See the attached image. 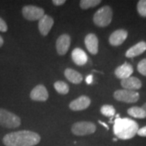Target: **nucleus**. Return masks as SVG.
<instances>
[{
	"label": "nucleus",
	"mask_w": 146,
	"mask_h": 146,
	"mask_svg": "<svg viewBox=\"0 0 146 146\" xmlns=\"http://www.w3.org/2000/svg\"><path fill=\"white\" fill-rule=\"evenodd\" d=\"M41 141V136L32 131H18L7 134L3 142L6 146H34Z\"/></svg>",
	"instance_id": "nucleus-1"
},
{
	"label": "nucleus",
	"mask_w": 146,
	"mask_h": 146,
	"mask_svg": "<svg viewBox=\"0 0 146 146\" xmlns=\"http://www.w3.org/2000/svg\"><path fill=\"white\" fill-rule=\"evenodd\" d=\"M114 133L121 140H129L137 134L139 125L136 121L128 118H117L114 123Z\"/></svg>",
	"instance_id": "nucleus-2"
},
{
	"label": "nucleus",
	"mask_w": 146,
	"mask_h": 146,
	"mask_svg": "<svg viewBox=\"0 0 146 146\" xmlns=\"http://www.w3.org/2000/svg\"><path fill=\"white\" fill-rule=\"evenodd\" d=\"M113 11L109 6H104L96 11L94 16V24L98 27H106L112 21Z\"/></svg>",
	"instance_id": "nucleus-3"
},
{
	"label": "nucleus",
	"mask_w": 146,
	"mask_h": 146,
	"mask_svg": "<svg viewBox=\"0 0 146 146\" xmlns=\"http://www.w3.org/2000/svg\"><path fill=\"white\" fill-rule=\"evenodd\" d=\"M20 117L5 109H0V126L7 128H16L21 125Z\"/></svg>",
	"instance_id": "nucleus-4"
},
{
	"label": "nucleus",
	"mask_w": 146,
	"mask_h": 146,
	"mask_svg": "<svg viewBox=\"0 0 146 146\" xmlns=\"http://www.w3.org/2000/svg\"><path fill=\"white\" fill-rule=\"evenodd\" d=\"M96 126L94 123L87 121L75 123L72 127V131L74 135L78 136L90 135L95 132Z\"/></svg>",
	"instance_id": "nucleus-5"
},
{
	"label": "nucleus",
	"mask_w": 146,
	"mask_h": 146,
	"mask_svg": "<svg viewBox=\"0 0 146 146\" xmlns=\"http://www.w3.org/2000/svg\"><path fill=\"white\" fill-rule=\"evenodd\" d=\"M114 98L119 102H127V103H134L139 100L140 95L136 91H131L127 89H119L114 93Z\"/></svg>",
	"instance_id": "nucleus-6"
},
{
	"label": "nucleus",
	"mask_w": 146,
	"mask_h": 146,
	"mask_svg": "<svg viewBox=\"0 0 146 146\" xmlns=\"http://www.w3.org/2000/svg\"><path fill=\"white\" fill-rule=\"evenodd\" d=\"M22 14L24 17L28 21H38L45 16L44 10L33 5H28L23 7Z\"/></svg>",
	"instance_id": "nucleus-7"
},
{
	"label": "nucleus",
	"mask_w": 146,
	"mask_h": 146,
	"mask_svg": "<svg viewBox=\"0 0 146 146\" xmlns=\"http://www.w3.org/2000/svg\"><path fill=\"white\" fill-rule=\"evenodd\" d=\"M90 103H91V100L89 97L83 95L71 102V103L69 104V107L72 110L79 111V110L87 109L90 106Z\"/></svg>",
	"instance_id": "nucleus-8"
},
{
	"label": "nucleus",
	"mask_w": 146,
	"mask_h": 146,
	"mask_svg": "<svg viewBox=\"0 0 146 146\" xmlns=\"http://www.w3.org/2000/svg\"><path fill=\"white\" fill-rule=\"evenodd\" d=\"M30 98L33 101L46 102L49 98V94L47 92L46 88L44 85L39 84L33 89L30 93Z\"/></svg>",
	"instance_id": "nucleus-9"
},
{
	"label": "nucleus",
	"mask_w": 146,
	"mask_h": 146,
	"mask_svg": "<svg viewBox=\"0 0 146 146\" xmlns=\"http://www.w3.org/2000/svg\"><path fill=\"white\" fill-rule=\"evenodd\" d=\"M71 45V37L68 34H63L58 36L56 42V50L59 55H64L68 52Z\"/></svg>",
	"instance_id": "nucleus-10"
},
{
	"label": "nucleus",
	"mask_w": 146,
	"mask_h": 146,
	"mask_svg": "<svg viewBox=\"0 0 146 146\" xmlns=\"http://www.w3.org/2000/svg\"><path fill=\"white\" fill-rule=\"evenodd\" d=\"M127 32L124 29H118L113 32L109 37V42L111 46H119L122 45L127 37Z\"/></svg>",
	"instance_id": "nucleus-11"
},
{
	"label": "nucleus",
	"mask_w": 146,
	"mask_h": 146,
	"mask_svg": "<svg viewBox=\"0 0 146 146\" xmlns=\"http://www.w3.org/2000/svg\"><path fill=\"white\" fill-rule=\"evenodd\" d=\"M85 46L92 54H97L98 52V39L94 33H89L84 38Z\"/></svg>",
	"instance_id": "nucleus-12"
},
{
	"label": "nucleus",
	"mask_w": 146,
	"mask_h": 146,
	"mask_svg": "<svg viewBox=\"0 0 146 146\" xmlns=\"http://www.w3.org/2000/svg\"><path fill=\"white\" fill-rule=\"evenodd\" d=\"M53 25H54L53 18L50 16H46V15H45L42 19L39 20L38 29H39V31L42 36H46L49 33V32L50 31Z\"/></svg>",
	"instance_id": "nucleus-13"
},
{
	"label": "nucleus",
	"mask_w": 146,
	"mask_h": 146,
	"mask_svg": "<svg viewBox=\"0 0 146 146\" xmlns=\"http://www.w3.org/2000/svg\"><path fill=\"white\" fill-rule=\"evenodd\" d=\"M132 73H133V68L130 63H124L123 64L120 65L115 71L116 77L120 79L121 80L130 77Z\"/></svg>",
	"instance_id": "nucleus-14"
},
{
	"label": "nucleus",
	"mask_w": 146,
	"mask_h": 146,
	"mask_svg": "<svg viewBox=\"0 0 146 146\" xmlns=\"http://www.w3.org/2000/svg\"><path fill=\"white\" fill-rule=\"evenodd\" d=\"M121 85L124 88V89L135 91L136 89H141L142 83L138 78H136L135 76H130L128 78L122 80Z\"/></svg>",
	"instance_id": "nucleus-15"
},
{
	"label": "nucleus",
	"mask_w": 146,
	"mask_h": 146,
	"mask_svg": "<svg viewBox=\"0 0 146 146\" xmlns=\"http://www.w3.org/2000/svg\"><path fill=\"white\" fill-rule=\"evenodd\" d=\"M72 58L73 62L78 66H83L88 62V56L86 53L80 48H76L72 52Z\"/></svg>",
	"instance_id": "nucleus-16"
},
{
	"label": "nucleus",
	"mask_w": 146,
	"mask_h": 146,
	"mask_svg": "<svg viewBox=\"0 0 146 146\" xmlns=\"http://www.w3.org/2000/svg\"><path fill=\"white\" fill-rule=\"evenodd\" d=\"M146 50V42H140L135 46H131L126 52V57L134 58L140 55Z\"/></svg>",
	"instance_id": "nucleus-17"
},
{
	"label": "nucleus",
	"mask_w": 146,
	"mask_h": 146,
	"mask_svg": "<svg viewBox=\"0 0 146 146\" xmlns=\"http://www.w3.org/2000/svg\"><path fill=\"white\" fill-rule=\"evenodd\" d=\"M64 75L65 77L72 84H78L82 82V76L80 75V73L72 68H67L64 72Z\"/></svg>",
	"instance_id": "nucleus-18"
},
{
	"label": "nucleus",
	"mask_w": 146,
	"mask_h": 146,
	"mask_svg": "<svg viewBox=\"0 0 146 146\" xmlns=\"http://www.w3.org/2000/svg\"><path fill=\"white\" fill-rule=\"evenodd\" d=\"M127 113L128 115L136 118V119H145L146 118V112L145 110L142 107H139V106H133L131 107L127 110Z\"/></svg>",
	"instance_id": "nucleus-19"
},
{
	"label": "nucleus",
	"mask_w": 146,
	"mask_h": 146,
	"mask_svg": "<svg viewBox=\"0 0 146 146\" xmlns=\"http://www.w3.org/2000/svg\"><path fill=\"white\" fill-rule=\"evenodd\" d=\"M54 87L58 94H67L69 92V86L63 81H56L54 84Z\"/></svg>",
	"instance_id": "nucleus-20"
},
{
	"label": "nucleus",
	"mask_w": 146,
	"mask_h": 146,
	"mask_svg": "<svg viewBox=\"0 0 146 146\" xmlns=\"http://www.w3.org/2000/svg\"><path fill=\"white\" fill-rule=\"evenodd\" d=\"M101 3L100 0H82L80 3V7L83 9L86 10L91 7H94Z\"/></svg>",
	"instance_id": "nucleus-21"
},
{
	"label": "nucleus",
	"mask_w": 146,
	"mask_h": 146,
	"mask_svg": "<svg viewBox=\"0 0 146 146\" xmlns=\"http://www.w3.org/2000/svg\"><path fill=\"white\" fill-rule=\"evenodd\" d=\"M101 112L106 117H112L115 115V109L111 105H104L101 108Z\"/></svg>",
	"instance_id": "nucleus-22"
},
{
	"label": "nucleus",
	"mask_w": 146,
	"mask_h": 146,
	"mask_svg": "<svg viewBox=\"0 0 146 146\" xmlns=\"http://www.w3.org/2000/svg\"><path fill=\"white\" fill-rule=\"evenodd\" d=\"M137 11L143 17H146V0H140L137 3Z\"/></svg>",
	"instance_id": "nucleus-23"
},
{
	"label": "nucleus",
	"mask_w": 146,
	"mask_h": 146,
	"mask_svg": "<svg viewBox=\"0 0 146 146\" xmlns=\"http://www.w3.org/2000/svg\"><path fill=\"white\" fill-rule=\"evenodd\" d=\"M137 70L141 75L146 76V58L142 59L137 65Z\"/></svg>",
	"instance_id": "nucleus-24"
},
{
	"label": "nucleus",
	"mask_w": 146,
	"mask_h": 146,
	"mask_svg": "<svg viewBox=\"0 0 146 146\" xmlns=\"http://www.w3.org/2000/svg\"><path fill=\"white\" fill-rule=\"evenodd\" d=\"M7 25L6 22L2 18H0V31L7 32Z\"/></svg>",
	"instance_id": "nucleus-25"
},
{
	"label": "nucleus",
	"mask_w": 146,
	"mask_h": 146,
	"mask_svg": "<svg viewBox=\"0 0 146 146\" xmlns=\"http://www.w3.org/2000/svg\"><path fill=\"white\" fill-rule=\"evenodd\" d=\"M137 135L140 136H143V137H146V126L139 128V130L137 131Z\"/></svg>",
	"instance_id": "nucleus-26"
},
{
	"label": "nucleus",
	"mask_w": 146,
	"mask_h": 146,
	"mask_svg": "<svg viewBox=\"0 0 146 146\" xmlns=\"http://www.w3.org/2000/svg\"><path fill=\"white\" fill-rule=\"evenodd\" d=\"M52 3L55 6H61L64 4L66 3V1L65 0H53Z\"/></svg>",
	"instance_id": "nucleus-27"
},
{
	"label": "nucleus",
	"mask_w": 146,
	"mask_h": 146,
	"mask_svg": "<svg viewBox=\"0 0 146 146\" xmlns=\"http://www.w3.org/2000/svg\"><path fill=\"white\" fill-rule=\"evenodd\" d=\"M92 82H93V76L89 75L86 77V83L88 84H92Z\"/></svg>",
	"instance_id": "nucleus-28"
},
{
	"label": "nucleus",
	"mask_w": 146,
	"mask_h": 146,
	"mask_svg": "<svg viewBox=\"0 0 146 146\" xmlns=\"http://www.w3.org/2000/svg\"><path fill=\"white\" fill-rule=\"evenodd\" d=\"M3 39L2 36H0V47L3 46Z\"/></svg>",
	"instance_id": "nucleus-29"
},
{
	"label": "nucleus",
	"mask_w": 146,
	"mask_h": 146,
	"mask_svg": "<svg viewBox=\"0 0 146 146\" xmlns=\"http://www.w3.org/2000/svg\"><path fill=\"white\" fill-rule=\"evenodd\" d=\"M99 123H101V124H102V125L104 126L106 128H107V129H108V126L106 125V123H102V122H101V121H99Z\"/></svg>",
	"instance_id": "nucleus-30"
},
{
	"label": "nucleus",
	"mask_w": 146,
	"mask_h": 146,
	"mask_svg": "<svg viewBox=\"0 0 146 146\" xmlns=\"http://www.w3.org/2000/svg\"><path fill=\"white\" fill-rule=\"evenodd\" d=\"M142 108L145 110V112H146V102H145V104L143 105V106H142Z\"/></svg>",
	"instance_id": "nucleus-31"
}]
</instances>
